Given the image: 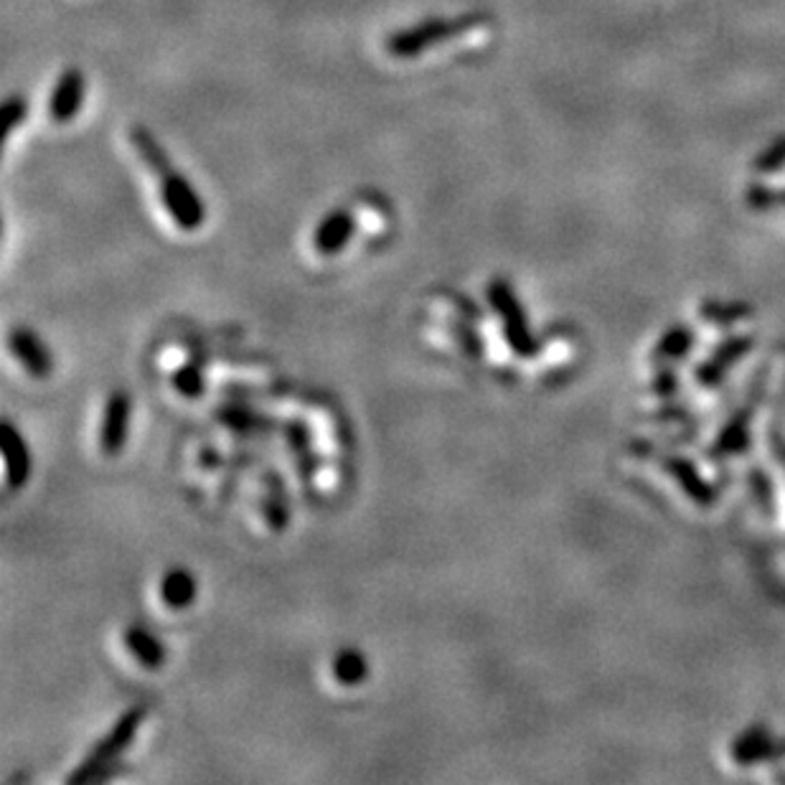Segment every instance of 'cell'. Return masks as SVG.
Instances as JSON below:
<instances>
[{"mask_svg": "<svg viewBox=\"0 0 785 785\" xmlns=\"http://www.w3.org/2000/svg\"><path fill=\"white\" fill-rule=\"evenodd\" d=\"M486 24L483 13H465V16L456 18H427L420 21L410 28H399L387 39V51L395 59H414L422 51L440 47V43L465 36L473 28Z\"/></svg>", "mask_w": 785, "mask_h": 785, "instance_id": "1", "label": "cell"}, {"mask_svg": "<svg viewBox=\"0 0 785 785\" xmlns=\"http://www.w3.org/2000/svg\"><path fill=\"white\" fill-rule=\"evenodd\" d=\"M142 722H146V707L127 709V712L115 722V727L108 732V737L100 739L95 750L79 762V768L74 770L70 777H66V783L79 785V783H89V781H95V777H100L104 770L112 768V762H115L120 755H123L127 747L133 745V739H135V735H138Z\"/></svg>", "mask_w": 785, "mask_h": 785, "instance_id": "2", "label": "cell"}, {"mask_svg": "<svg viewBox=\"0 0 785 785\" xmlns=\"http://www.w3.org/2000/svg\"><path fill=\"white\" fill-rule=\"evenodd\" d=\"M486 292H488V303L494 306L498 321H501L506 344L511 346V351L516 353V357H524V359L534 357L539 349V344L532 334L529 319H526L524 308H521V300L516 298L513 285L498 277V281L488 285Z\"/></svg>", "mask_w": 785, "mask_h": 785, "instance_id": "3", "label": "cell"}, {"mask_svg": "<svg viewBox=\"0 0 785 785\" xmlns=\"http://www.w3.org/2000/svg\"><path fill=\"white\" fill-rule=\"evenodd\" d=\"M158 180H161V194H163L165 209H169L173 222H176L180 229H186V232L199 229V226L203 224V219H207V207H203V201L199 199V194H196V188L188 184V178L180 176V173L171 165L169 171L158 176Z\"/></svg>", "mask_w": 785, "mask_h": 785, "instance_id": "4", "label": "cell"}, {"mask_svg": "<svg viewBox=\"0 0 785 785\" xmlns=\"http://www.w3.org/2000/svg\"><path fill=\"white\" fill-rule=\"evenodd\" d=\"M133 420V399L127 391H115L104 404L102 427H100V448L104 456H117L125 450L127 435H130Z\"/></svg>", "mask_w": 785, "mask_h": 785, "instance_id": "5", "label": "cell"}, {"mask_svg": "<svg viewBox=\"0 0 785 785\" xmlns=\"http://www.w3.org/2000/svg\"><path fill=\"white\" fill-rule=\"evenodd\" d=\"M85 89H87L85 74L79 70H66L62 77H59L54 92H51L49 100L51 120L59 125L72 123V120L79 115L82 104H85Z\"/></svg>", "mask_w": 785, "mask_h": 785, "instance_id": "6", "label": "cell"}, {"mask_svg": "<svg viewBox=\"0 0 785 785\" xmlns=\"http://www.w3.org/2000/svg\"><path fill=\"white\" fill-rule=\"evenodd\" d=\"M0 450H3L5 458V483H9V488H24L28 475H32V452H28L24 435L11 422H3V427H0Z\"/></svg>", "mask_w": 785, "mask_h": 785, "instance_id": "7", "label": "cell"}, {"mask_svg": "<svg viewBox=\"0 0 785 785\" xmlns=\"http://www.w3.org/2000/svg\"><path fill=\"white\" fill-rule=\"evenodd\" d=\"M353 232H357V219L349 209H336L321 219V224L315 226L313 234V247L319 249L323 257H334L341 252V249L349 245Z\"/></svg>", "mask_w": 785, "mask_h": 785, "instance_id": "8", "label": "cell"}, {"mask_svg": "<svg viewBox=\"0 0 785 785\" xmlns=\"http://www.w3.org/2000/svg\"><path fill=\"white\" fill-rule=\"evenodd\" d=\"M11 351L13 357L21 361V366L36 379H43L54 372V357H51L49 346L34 334L32 328H16L11 334Z\"/></svg>", "mask_w": 785, "mask_h": 785, "instance_id": "9", "label": "cell"}, {"mask_svg": "<svg viewBox=\"0 0 785 785\" xmlns=\"http://www.w3.org/2000/svg\"><path fill=\"white\" fill-rule=\"evenodd\" d=\"M125 646L140 666H146L150 671L163 666L165 648L161 640H158L148 628H142V625H130V628L125 631Z\"/></svg>", "mask_w": 785, "mask_h": 785, "instance_id": "10", "label": "cell"}, {"mask_svg": "<svg viewBox=\"0 0 785 785\" xmlns=\"http://www.w3.org/2000/svg\"><path fill=\"white\" fill-rule=\"evenodd\" d=\"M750 346H752V338H747V336L730 338V341L722 344L720 349H717L714 357L699 369V382L705 384V387H712V384L720 382L722 374L727 372V369L735 364V361L743 357L745 351H750Z\"/></svg>", "mask_w": 785, "mask_h": 785, "instance_id": "11", "label": "cell"}, {"mask_svg": "<svg viewBox=\"0 0 785 785\" xmlns=\"http://www.w3.org/2000/svg\"><path fill=\"white\" fill-rule=\"evenodd\" d=\"M663 465H666L669 473H674L678 486H682L699 506L714 503V490L709 488L705 481H701V475L697 473V468H694L691 463H686L684 458H666L663 460Z\"/></svg>", "mask_w": 785, "mask_h": 785, "instance_id": "12", "label": "cell"}, {"mask_svg": "<svg viewBox=\"0 0 785 785\" xmlns=\"http://www.w3.org/2000/svg\"><path fill=\"white\" fill-rule=\"evenodd\" d=\"M161 598L171 610H184L196 600V580L188 570H171L161 583Z\"/></svg>", "mask_w": 785, "mask_h": 785, "instance_id": "13", "label": "cell"}, {"mask_svg": "<svg viewBox=\"0 0 785 785\" xmlns=\"http://www.w3.org/2000/svg\"><path fill=\"white\" fill-rule=\"evenodd\" d=\"M775 752H777L775 743L770 739V735L762 727L747 730L745 735L739 737L735 745H732V755H735V760L739 762V765H750V762L765 760Z\"/></svg>", "mask_w": 785, "mask_h": 785, "instance_id": "14", "label": "cell"}, {"mask_svg": "<svg viewBox=\"0 0 785 785\" xmlns=\"http://www.w3.org/2000/svg\"><path fill=\"white\" fill-rule=\"evenodd\" d=\"M369 674V666H366V659L361 656L357 648H346V651H341L336 656L334 661V676L341 682L344 686H357L366 678Z\"/></svg>", "mask_w": 785, "mask_h": 785, "instance_id": "15", "label": "cell"}, {"mask_svg": "<svg viewBox=\"0 0 785 785\" xmlns=\"http://www.w3.org/2000/svg\"><path fill=\"white\" fill-rule=\"evenodd\" d=\"M745 448H747V414H737V418L727 425V429L720 435L714 456H732V452H739Z\"/></svg>", "mask_w": 785, "mask_h": 785, "instance_id": "16", "label": "cell"}, {"mask_svg": "<svg viewBox=\"0 0 785 785\" xmlns=\"http://www.w3.org/2000/svg\"><path fill=\"white\" fill-rule=\"evenodd\" d=\"M691 344H694L691 331H686L684 326H676L661 338V344L656 346L653 357L656 359H682L684 353L691 349Z\"/></svg>", "mask_w": 785, "mask_h": 785, "instance_id": "17", "label": "cell"}, {"mask_svg": "<svg viewBox=\"0 0 785 785\" xmlns=\"http://www.w3.org/2000/svg\"><path fill=\"white\" fill-rule=\"evenodd\" d=\"M26 115H28V102L24 97H9L3 104V138H9V135L24 123Z\"/></svg>", "mask_w": 785, "mask_h": 785, "instance_id": "18", "label": "cell"}, {"mask_svg": "<svg viewBox=\"0 0 785 785\" xmlns=\"http://www.w3.org/2000/svg\"><path fill=\"white\" fill-rule=\"evenodd\" d=\"M173 384H176V389L180 391V395L199 397L201 389H203V376L199 372V366L188 364L184 369H178L176 376H173Z\"/></svg>", "mask_w": 785, "mask_h": 785, "instance_id": "19", "label": "cell"}, {"mask_svg": "<svg viewBox=\"0 0 785 785\" xmlns=\"http://www.w3.org/2000/svg\"><path fill=\"white\" fill-rule=\"evenodd\" d=\"M747 313H750V308H747V306H717V303H712V306H707L705 308V315H707V321H714V323H735V321H739V319H743V315H747Z\"/></svg>", "mask_w": 785, "mask_h": 785, "instance_id": "20", "label": "cell"}, {"mask_svg": "<svg viewBox=\"0 0 785 785\" xmlns=\"http://www.w3.org/2000/svg\"><path fill=\"white\" fill-rule=\"evenodd\" d=\"M777 752H785V745H781V747H777Z\"/></svg>", "mask_w": 785, "mask_h": 785, "instance_id": "21", "label": "cell"}]
</instances>
